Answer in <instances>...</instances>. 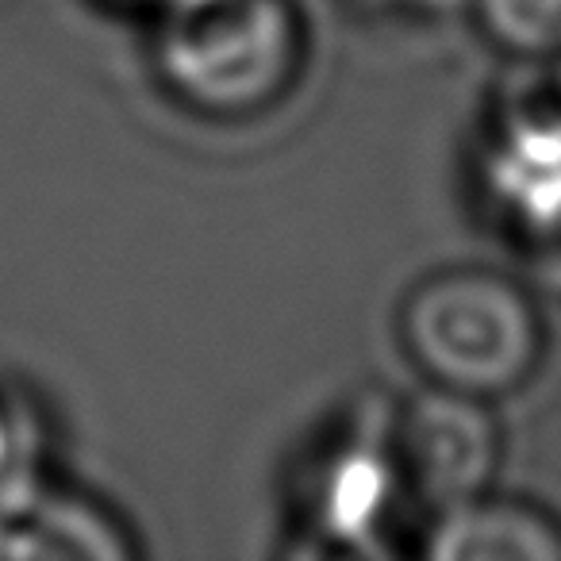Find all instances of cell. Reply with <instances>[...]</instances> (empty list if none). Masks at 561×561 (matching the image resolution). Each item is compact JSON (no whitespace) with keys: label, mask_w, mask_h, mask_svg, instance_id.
<instances>
[{"label":"cell","mask_w":561,"mask_h":561,"mask_svg":"<svg viewBox=\"0 0 561 561\" xmlns=\"http://www.w3.org/2000/svg\"><path fill=\"white\" fill-rule=\"evenodd\" d=\"M297 0H181L150 20V66L181 108L250 119L277 108L305 73Z\"/></svg>","instance_id":"obj_1"},{"label":"cell","mask_w":561,"mask_h":561,"mask_svg":"<svg viewBox=\"0 0 561 561\" xmlns=\"http://www.w3.org/2000/svg\"><path fill=\"white\" fill-rule=\"evenodd\" d=\"M397 335L423 385L492 404L527 389L546 358L538 293L489 265L427 273L400 305Z\"/></svg>","instance_id":"obj_2"},{"label":"cell","mask_w":561,"mask_h":561,"mask_svg":"<svg viewBox=\"0 0 561 561\" xmlns=\"http://www.w3.org/2000/svg\"><path fill=\"white\" fill-rule=\"evenodd\" d=\"M389 454L397 469L400 500L423 515L473 500L492 489L504 431L492 400L423 385L385 415Z\"/></svg>","instance_id":"obj_3"},{"label":"cell","mask_w":561,"mask_h":561,"mask_svg":"<svg viewBox=\"0 0 561 561\" xmlns=\"http://www.w3.org/2000/svg\"><path fill=\"white\" fill-rule=\"evenodd\" d=\"M385 415L351 423L305 473L297 553H374L385 515L400 500Z\"/></svg>","instance_id":"obj_4"},{"label":"cell","mask_w":561,"mask_h":561,"mask_svg":"<svg viewBox=\"0 0 561 561\" xmlns=\"http://www.w3.org/2000/svg\"><path fill=\"white\" fill-rule=\"evenodd\" d=\"M139 553L127 519L47 466L0 496V561H124Z\"/></svg>","instance_id":"obj_5"},{"label":"cell","mask_w":561,"mask_h":561,"mask_svg":"<svg viewBox=\"0 0 561 561\" xmlns=\"http://www.w3.org/2000/svg\"><path fill=\"white\" fill-rule=\"evenodd\" d=\"M423 553L431 561H561V523L489 489L431 515Z\"/></svg>","instance_id":"obj_6"},{"label":"cell","mask_w":561,"mask_h":561,"mask_svg":"<svg viewBox=\"0 0 561 561\" xmlns=\"http://www.w3.org/2000/svg\"><path fill=\"white\" fill-rule=\"evenodd\" d=\"M484 193L523 280L535 293L561 297V162H484Z\"/></svg>","instance_id":"obj_7"},{"label":"cell","mask_w":561,"mask_h":561,"mask_svg":"<svg viewBox=\"0 0 561 561\" xmlns=\"http://www.w3.org/2000/svg\"><path fill=\"white\" fill-rule=\"evenodd\" d=\"M484 162H561V58H515L492 104Z\"/></svg>","instance_id":"obj_8"},{"label":"cell","mask_w":561,"mask_h":561,"mask_svg":"<svg viewBox=\"0 0 561 561\" xmlns=\"http://www.w3.org/2000/svg\"><path fill=\"white\" fill-rule=\"evenodd\" d=\"M481 35L515 58H561V0H469Z\"/></svg>","instance_id":"obj_9"},{"label":"cell","mask_w":561,"mask_h":561,"mask_svg":"<svg viewBox=\"0 0 561 561\" xmlns=\"http://www.w3.org/2000/svg\"><path fill=\"white\" fill-rule=\"evenodd\" d=\"M39 466H47V435L39 415L24 397L0 385V496Z\"/></svg>","instance_id":"obj_10"},{"label":"cell","mask_w":561,"mask_h":561,"mask_svg":"<svg viewBox=\"0 0 561 561\" xmlns=\"http://www.w3.org/2000/svg\"><path fill=\"white\" fill-rule=\"evenodd\" d=\"M112 4H119V9L139 12V16L154 20V16H162L165 9H173V4H181V0H112Z\"/></svg>","instance_id":"obj_11"}]
</instances>
